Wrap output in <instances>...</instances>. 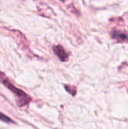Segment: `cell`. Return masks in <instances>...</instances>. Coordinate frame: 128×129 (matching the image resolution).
<instances>
[{
  "instance_id": "cell-4",
  "label": "cell",
  "mask_w": 128,
  "mask_h": 129,
  "mask_svg": "<svg viewBox=\"0 0 128 129\" xmlns=\"http://www.w3.org/2000/svg\"><path fill=\"white\" fill-rule=\"evenodd\" d=\"M0 120L3 121L5 122H8H8H13V121L11 119H9L8 116H6L5 115L2 114V113H0Z\"/></svg>"
},
{
  "instance_id": "cell-5",
  "label": "cell",
  "mask_w": 128,
  "mask_h": 129,
  "mask_svg": "<svg viewBox=\"0 0 128 129\" xmlns=\"http://www.w3.org/2000/svg\"><path fill=\"white\" fill-rule=\"evenodd\" d=\"M60 1H62V2H64V0H60Z\"/></svg>"
},
{
  "instance_id": "cell-2",
  "label": "cell",
  "mask_w": 128,
  "mask_h": 129,
  "mask_svg": "<svg viewBox=\"0 0 128 129\" xmlns=\"http://www.w3.org/2000/svg\"><path fill=\"white\" fill-rule=\"evenodd\" d=\"M53 51L61 61L65 62V61H66L68 60L69 55L67 54V53L66 52V51L63 48V46H61V45L54 46L53 47Z\"/></svg>"
},
{
  "instance_id": "cell-1",
  "label": "cell",
  "mask_w": 128,
  "mask_h": 129,
  "mask_svg": "<svg viewBox=\"0 0 128 129\" xmlns=\"http://www.w3.org/2000/svg\"><path fill=\"white\" fill-rule=\"evenodd\" d=\"M0 74H1V76H0V79H1V81H2V82L8 89H10V90H11V91L17 97V98H18L17 103H18L19 106L21 107V106H23V105L28 104V103L29 102V101H30V98H29L27 94H26L23 91H21V90L17 88L16 87H14V86L8 81V79L5 76L4 74H2V73H0Z\"/></svg>"
},
{
  "instance_id": "cell-3",
  "label": "cell",
  "mask_w": 128,
  "mask_h": 129,
  "mask_svg": "<svg viewBox=\"0 0 128 129\" xmlns=\"http://www.w3.org/2000/svg\"><path fill=\"white\" fill-rule=\"evenodd\" d=\"M111 36L112 39L117 40L118 42H124L127 39V36L125 33L115 29L111 32Z\"/></svg>"
}]
</instances>
